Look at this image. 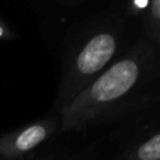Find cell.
<instances>
[{"instance_id": "1", "label": "cell", "mask_w": 160, "mask_h": 160, "mask_svg": "<svg viewBox=\"0 0 160 160\" xmlns=\"http://www.w3.org/2000/svg\"><path fill=\"white\" fill-rule=\"evenodd\" d=\"M138 65L132 61H122L114 65L91 87V96L97 101H112L124 96L138 79Z\"/></svg>"}, {"instance_id": "2", "label": "cell", "mask_w": 160, "mask_h": 160, "mask_svg": "<svg viewBox=\"0 0 160 160\" xmlns=\"http://www.w3.org/2000/svg\"><path fill=\"white\" fill-rule=\"evenodd\" d=\"M115 52V39L108 34L94 37L78 56V68L82 73L90 75L100 70Z\"/></svg>"}, {"instance_id": "3", "label": "cell", "mask_w": 160, "mask_h": 160, "mask_svg": "<svg viewBox=\"0 0 160 160\" xmlns=\"http://www.w3.org/2000/svg\"><path fill=\"white\" fill-rule=\"evenodd\" d=\"M48 135V131L42 125H32L27 129L21 131L13 141L8 143V149L13 155L25 153L28 150L37 148Z\"/></svg>"}, {"instance_id": "4", "label": "cell", "mask_w": 160, "mask_h": 160, "mask_svg": "<svg viewBox=\"0 0 160 160\" xmlns=\"http://www.w3.org/2000/svg\"><path fill=\"white\" fill-rule=\"evenodd\" d=\"M138 160H160V135L156 133L142 143L136 153Z\"/></svg>"}, {"instance_id": "5", "label": "cell", "mask_w": 160, "mask_h": 160, "mask_svg": "<svg viewBox=\"0 0 160 160\" xmlns=\"http://www.w3.org/2000/svg\"><path fill=\"white\" fill-rule=\"evenodd\" d=\"M153 16H155V18H159L160 17V0H153Z\"/></svg>"}, {"instance_id": "6", "label": "cell", "mask_w": 160, "mask_h": 160, "mask_svg": "<svg viewBox=\"0 0 160 160\" xmlns=\"http://www.w3.org/2000/svg\"><path fill=\"white\" fill-rule=\"evenodd\" d=\"M136 4H138L139 7H145V6L148 4V0H136Z\"/></svg>"}, {"instance_id": "7", "label": "cell", "mask_w": 160, "mask_h": 160, "mask_svg": "<svg viewBox=\"0 0 160 160\" xmlns=\"http://www.w3.org/2000/svg\"><path fill=\"white\" fill-rule=\"evenodd\" d=\"M3 35V30H2V27H0V37Z\"/></svg>"}]
</instances>
